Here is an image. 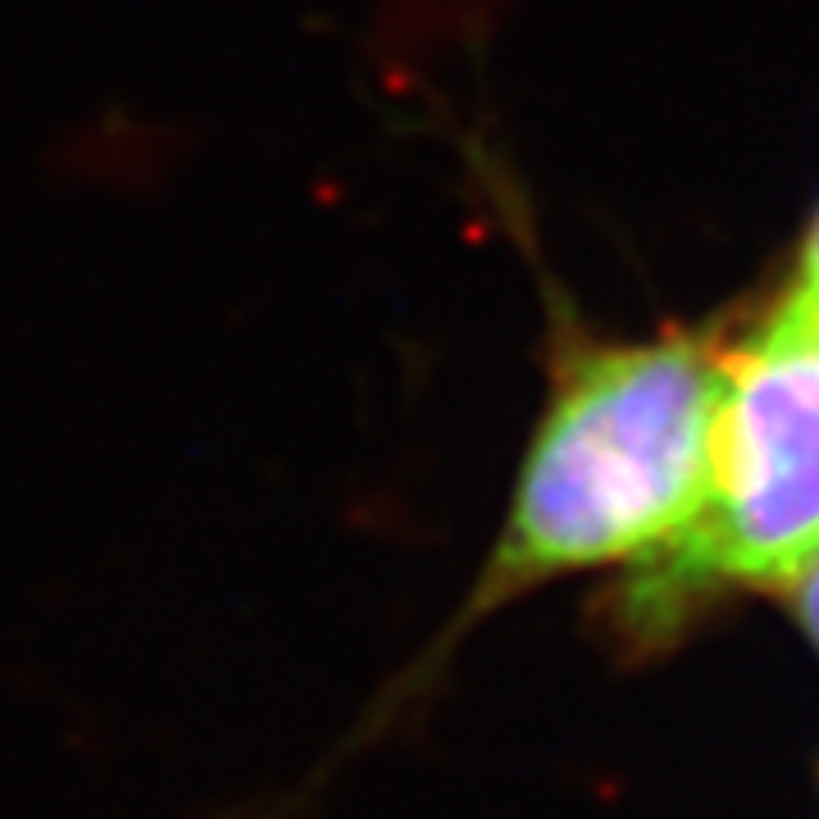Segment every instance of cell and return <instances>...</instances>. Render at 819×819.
<instances>
[{"instance_id":"1","label":"cell","mask_w":819,"mask_h":819,"mask_svg":"<svg viewBox=\"0 0 819 819\" xmlns=\"http://www.w3.org/2000/svg\"><path fill=\"white\" fill-rule=\"evenodd\" d=\"M724 356L728 347L702 332L633 347L574 341L555 351L546 410L514 479L501 538L447 633L360 715L347 738L328 747L306 784L283 792L269 819H291V810L315 797L341 760L401 715L406 697L433 678L442 656L492 611L551 579L620 560L633 565L687 524L706 488Z\"/></svg>"},{"instance_id":"2","label":"cell","mask_w":819,"mask_h":819,"mask_svg":"<svg viewBox=\"0 0 819 819\" xmlns=\"http://www.w3.org/2000/svg\"><path fill=\"white\" fill-rule=\"evenodd\" d=\"M819 560V296L788 287L724 356L706 488L687 524L633 560L620 628L678 633L738 587H792Z\"/></svg>"},{"instance_id":"3","label":"cell","mask_w":819,"mask_h":819,"mask_svg":"<svg viewBox=\"0 0 819 819\" xmlns=\"http://www.w3.org/2000/svg\"><path fill=\"white\" fill-rule=\"evenodd\" d=\"M792 592V606H797V620L806 624V633H810V642L819 646V560L815 565L788 587Z\"/></svg>"},{"instance_id":"4","label":"cell","mask_w":819,"mask_h":819,"mask_svg":"<svg viewBox=\"0 0 819 819\" xmlns=\"http://www.w3.org/2000/svg\"><path fill=\"white\" fill-rule=\"evenodd\" d=\"M792 287H801L806 296H819V209H815V219L806 228V246H801V265H797Z\"/></svg>"}]
</instances>
